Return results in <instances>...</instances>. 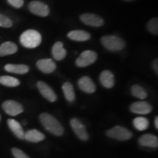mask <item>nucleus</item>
Returning a JSON list of instances; mask_svg holds the SVG:
<instances>
[{"mask_svg":"<svg viewBox=\"0 0 158 158\" xmlns=\"http://www.w3.org/2000/svg\"><path fill=\"white\" fill-rule=\"evenodd\" d=\"M40 121L45 129L53 135L61 136L63 135L64 130L58 120L51 114L43 113L40 115Z\"/></svg>","mask_w":158,"mask_h":158,"instance_id":"obj_1","label":"nucleus"},{"mask_svg":"<svg viewBox=\"0 0 158 158\" xmlns=\"http://www.w3.org/2000/svg\"><path fill=\"white\" fill-rule=\"evenodd\" d=\"M42 42L40 33L35 29H28L22 33L20 37V43L27 48H35Z\"/></svg>","mask_w":158,"mask_h":158,"instance_id":"obj_2","label":"nucleus"},{"mask_svg":"<svg viewBox=\"0 0 158 158\" xmlns=\"http://www.w3.org/2000/svg\"><path fill=\"white\" fill-rule=\"evenodd\" d=\"M102 45L108 51H119L126 46V43L121 37L116 35H104L100 39Z\"/></svg>","mask_w":158,"mask_h":158,"instance_id":"obj_3","label":"nucleus"},{"mask_svg":"<svg viewBox=\"0 0 158 158\" xmlns=\"http://www.w3.org/2000/svg\"><path fill=\"white\" fill-rule=\"evenodd\" d=\"M108 137L118 140V141H127L133 137V133L127 128L121 126H115L106 132Z\"/></svg>","mask_w":158,"mask_h":158,"instance_id":"obj_4","label":"nucleus"},{"mask_svg":"<svg viewBox=\"0 0 158 158\" xmlns=\"http://www.w3.org/2000/svg\"><path fill=\"white\" fill-rule=\"evenodd\" d=\"M98 59V54L94 51H83L78 58H77L76 64L79 68H85L89 65L93 64Z\"/></svg>","mask_w":158,"mask_h":158,"instance_id":"obj_5","label":"nucleus"},{"mask_svg":"<svg viewBox=\"0 0 158 158\" xmlns=\"http://www.w3.org/2000/svg\"><path fill=\"white\" fill-rule=\"evenodd\" d=\"M29 10L33 14L40 17H46L50 13L48 6L40 1H32L29 4Z\"/></svg>","mask_w":158,"mask_h":158,"instance_id":"obj_6","label":"nucleus"},{"mask_svg":"<svg viewBox=\"0 0 158 158\" xmlns=\"http://www.w3.org/2000/svg\"><path fill=\"white\" fill-rule=\"evenodd\" d=\"M2 108L6 114L10 116H15L21 114L23 111V108L19 102L14 100H7L2 104Z\"/></svg>","mask_w":158,"mask_h":158,"instance_id":"obj_7","label":"nucleus"},{"mask_svg":"<svg viewBox=\"0 0 158 158\" xmlns=\"http://www.w3.org/2000/svg\"><path fill=\"white\" fill-rule=\"evenodd\" d=\"M70 125L78 138L82 141H87L89 134L86 132V127L81 123V122L79 121L78 118H73L70 120Z\"/></svg>","mask_w":158,"mask_h":158,"instance_id":"obj_8","label":"nucleus"},{"mask_svg":"<svg viewBox=\"0 0 158 158\" xmlns=\"http://www.w3.org/2000/svg\"><path fill=\"white\" fill-rule=\"evenodd\" d=\"M80 20L84 24L93 27H100L104 25V21L101 17L92 13H84L80 16Z\"/></svg>","mask_w":158,"mask_h":158,"instance_id":"obj_9","label":"nucleus"},{"mask_svg":"<svg viewBox=\"0 0 158 158\" xmlns=\"http://www.w3.org/2000/svg\"><path fill=\"white\" fill-rule=\"evenodd\" d=\"M37 86L43 97H44L48 101L55 102L57 100V96L55 94L54 91L46 83L42 81H40L37 83Z\"/></svg>","mask_w":158,"mask_h":158,"instance_id":"obj_10","label":"nucleus"},{"mask_svg":"<svg viewBox=\"0 0 158 158\" xmlns=\"http://www.w3.org/2000/svg\"><path fill=\"white\" fill-rule=\"evenodd\" d=\"M130 111L137 114H148L152 110V106L149 102L139 101L133 102L130 105Z\"/></svg>","mask_w":158,"mask_h":158,"instance_id":"obj_11","label":"nucleus"},{"mask_svg":"<svg viewBox=\"0 0 158 158\" xmlns=\"http://www.w3.org/2000/svg\"><path fill=\"white\" fill-rule=\"evenodd\" d=\"M78 87L83 92L88 94L94 93L96 91V85L93 81L88 76H83L78 81Z\"/></svg>","mask_w":158,"mask_h":158,"instance_id":"obj_12","label":"nucleus"},{"mask_svg":"<svg viewBox=\"0 0 158 158\" xmlns=\"http://www.w3.org/2000/svg\"><path fill=\"white\" fill-rule=\"evenodd\" d=\"M37 67L41 72L45 74H50L56 70V65L51 59H42L37 62Z\"/></svg>","mask_w":158,"mask_h":158,"instance_id":"obj_13","label":"nucleus"},{"mask_svg":"<svg viewBox=\"0 0 158 158\" xmlns=\"http://www.w3.org/2000/svg\"><path fill=\"white\" fill-rule=\"evenodd\" d=\"M100 82L102 86L106 89H111L115 84V78L114 74L110 70H103L100 73Z\"/></svg>","mask_w":158,"mask_h":158,"instance_id":"obj_14","label":"nucleus"},{"mask_svg":"<svg viewBox=\"0 0 158 158\" xmlns=\"http://www.w3.org/2000/svg\"><path fill=\"white\" fill-rule=\"evenodd\" d=\"M138 143L143 147L157 148L158 147V138L152 134H145L140 137Z\"/></svg>","mask_w":158,"mask_h":158,"instance_id":"obj_15","label":"nucleus"},{"mask_svg":"<svg viewBox=\"0 0 158 158\" xmlns=\"http://www.w3.org/2000/svg\"><path fill=\"white\" fill-rule=\"evenodd\" d=\"M7 124H8L10 129L11 131L14 133V135L16 136L19 139L23 140L24 139V131H23L22 127H21V124L16 120L13 119V118H9L7 120Z\"/></svg>","mask_w":158,"mask_h":158,"instance_id":"obj_16","label":"nucleus"},{"mask_svg":"<svg viewBox=\"0 0 158 158\" xmlns=\"http://www.w3.org/2000/svg\"><path fill=\"white\" fill-rule=\"evenodd\" d=\"M68 37L72 40L84 42L89 40L91 38V35L86 31L73 30L68 33Z\"/></svg>","mask_w":158,"mask_h":158,"instance_id":"obj_17","label":"nucleus"},{"mask_svg":"<svg viewBox=\"0 0 158 158\" xmlns=\"http://www.w3.org/2000/svg\"><path fill=\"white\" fill-rule=\"evenodd\" d=\"M53 57L57 61H61L64 59L67 56V51L63 47V43L58 41L53 45L52 48Z\"/></svg>","mask_w":158,"mask_h":158,"instance_id":"obj_18","label":"nucleus"},{"mask_svg":"<svg viewBox=\"0 0 158 158\" xmlns=\"http://www.w3.org/2000/svg\"><path fill=\"white\" fill-rule=\"evenodd\" d=\"M45 136L44 134L37 130H28L24 134V139L27 140V141L32 142V143L42 141L45 139Z\"/></svg>","mask_w":158,"mask_h":158,"instance_id":"obj_19","label":"nucleus"},{"mask_svg":"<svg viewBox=\"0 0 158 158\" xmlns=\"http://www.w3.org/2000/svg\"><path fill=\"white\" fill-rule=\"evenodd\" d=\"M18 51V46L14 43L7 41L0 45V56L15 54Z\"/></svg>","mask_w":158,"mask_h":158,"instance_id":"obj_20","label":"nucleus"},{"mask_svg":"<svg viewBox=\"0 0 158 158\" xmlns=\"http://www.w3.org/2000/svg\"><path fill=\"white\" fill-rule=\"evenodd\" d=\"M5 70L7 72L15 74H26L29 72V68L26 64H7L5 66Z\"/></svg>","mask_w":158,"mask_h":158,"instance_id":"obj_21","label":"nucleus"},{"mask_svg":"<svg viewBox=\"0 0 158 158\" xmlns=\"http://www.w3.org/2000/svg\"><path fill=\"white\" fill-rule=\"evenodd\" d=\"M62 90L65 99L68 102H73L76 98V95H75L74 88L72 84L70 82H65L62 85Z\"/></svg>","mask_w":158,"mask_h":158,"instance_id":"obj_22","label":"nucleus"},{"mask_svg":"<svg viewBox=\"0 0 158 158\" xmlns=\"http://www.w3.org/2000/svg\"><path fill=\"white\" fill-rule=\"evenodd\" d=\"M0 84L8 87H15L20 85V81L14 77L2 76H0Z\"/></svg>","mask_w":158,"mask_h":158,"instance_id":"obj_23","label":"nucleus"},{"mask_svg":"<svg viewBox=\"0 0 158 158\" xmlns=\"http://www.w3.org/2000/svg\"><path fill=\"white\" fill-rule=\"evenodd\" d=\"M133 126L136 130L143 131V130H147L149 127V122L147 118L143 117V116H139V117L134 118Z\"/></svg>","mask_w":158,"mask_h":158,"instance_id":"obj_24","label":"nucleus"},{"mask_svg":"<svg viewBox=\"0 0 158 158\" xmlns=\"http://www.w3.org/2000/svg\"><path fill=\"white\" fill-rule=\"evenodd\" d=\"M131 93L134 97L141 99V100L147 98L148 95L147 91L139 85H134V86H132Z\"/></svg>","mask_w":158,"mask_h":158,"instance_id":"obj_25","label":"nucleus"},{"mask_svg":"<svg viewBox=\"0 0 158 158\" xmlns=\"http://www.w3.org/2000/svg\"><path fill=\"white\" fill-rule=\"evenodd\" d=\"M147 29L152 34L157 35L158 34V19L157 18H153L149 20L147 23Z\"/></svg>","mask_w":158,"mask_h":158,"instance_id":"obj_26","label":"nucleus"},{"mask_svg":"<svg viewBox=\"0 0 158 158\" xmlns=\"http://www.w3.org/2000/svg\"><path fill=\"white\" fill-rule=\"evenodd\" d=\"M13 26V22L8 17L2 14H0V27L10 28Z\"/></svg>","mask_w":158,"mask_h":158,"instance_id":"obj_27","label":"nucleus"},{"mask_svg":"<svg viewBox=\"0 0 158 158\" xmlns=\"http://www.w3.org/2000/svg\"><path fill=\"white\" fill-rule=\"evenodd\" d=\"M12 153H13L15 158H30L28 155H26L23 151H21L19 149H17V148H13L12 149Z\"/></svg>","mask_w":158,"mask_h":158,"instance_id":"obj_28","label":"nucleus"},{"mask_svg":"<svg viewBox=\"0 0 158 158\" xmlns=\"http://www.w3.org/2000/svg\"><path fill=\"white\" fill-rule=\"evenodd\" d=\"M7 2L15 8H21L23 7L24 1L23 0H7Z\"/></svg>","mask_w":158,"mask_h":158,"instance_id":"obj_29","label":"nucleus"},{"mask_svg":"<svg viewBox=\"0 0 158 158\" xmlns=\"http://www.w3.org/2000/svg\"><path fill=\"white\" fill-rule=\"evenodd\" d=\"M152 68L153 70L156 73V74H158V60L157 59H155L152 62Z\"/></svg>","mask_w":158,"mask_h":158,"instance_id":"obj_30","label":"nucleus"},{"mask_svg":"<svg viewBox=\"0 0 158 158\" xmlns=\"http://www.w3.org/2000/svg\"><path fill=\"white\" fill-rule=\"evenodd\" d=\"M155 127L157 129V128H158V117H157V116H156V118H155Z\"/></svg>","mask_w":158,"mask_h":158,"instance_id":"obj_31","label":"nucleus"},{"mask_svg":"<svg viewBox=\"0 0 158 158\" xmlns=\"http://www.w3.org/2000/svg\"><path fill=\"white\" fill-rule=\"evenodd\" d=\"M23 125H26V124H27V122L23 121Z\"/></svg>","mask_w":158,"mask_h":158,"instance_id":"obj_32","label":"nucleus"},{"mask_svg":"<svg viewBox=\"0 0 158 158\" xmlns=\"http://www.w3.org/2000/svg\"><path fill=\"white\" fill-rule=\"evenodd\" d=\"M124 1H126V2H132V1H134V0H124Z\"/></svg>","mask_w":158,"mask_h":158,"instance_id":"obj_33","label":"nucleus"},{"mask_svg":"<svg viewBox=\"0 0 158 158\" xmlns=\"http://www.w3.org/2000/svg\"><path fill=\"white\" fill-rule=\"evenodd\" d=\"M0 119H1V116H0Z\"/></svg>","mask_w":158,"mask_h":158,"instance_id":"obj_34","label":"nucleus"}]
</instances>
